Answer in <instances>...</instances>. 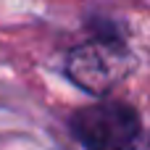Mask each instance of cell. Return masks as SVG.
<instances>
[{
    "label": "cell",
    "mask_w": 150,
    "mask_h": 150,
    "mask_svg": "<svg viewBox=\"0 0 150 150\" xmlns=\"http://www.w3.org/2000/svg\"><path fill=\"white\" fill-rule=\"evenodd\" d=\"M69 129L84 150H134L142 137V119L132 103L100 100L76 108Z\"/></svg>",
    "instance_id": "6da1fadb"
},
{
    "label": "cell",
    "mask_w": 150,
    "mask_h": 150,
    "mask_svg": "<svg viewBox=\"0 0 150 150\" xmlns=\"http://www.w3.org/2000/svg\"><path fill=\"white\" fill-rule=\"evenodd\" d=\"M134 69V55L121 42V37L103 34L98 40L82 42L66 55V76L90 95H108L119 87Z\"/></svg>",
    "instance_id": "7a4b0ae2"
}]
</instances>
